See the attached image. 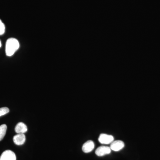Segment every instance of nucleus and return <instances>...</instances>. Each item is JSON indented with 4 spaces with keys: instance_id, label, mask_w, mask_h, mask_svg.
Instances as JSON below:
<instances>
[{
    "instance_id": "nucleus-2",
    "label": "nucleus",
    "mask_w": 160,
    "mask_h": 160,
    "mask_svg": "<svg viewBox=\"0 0 160 160\" xmlns=\"http://www.w3.org/2000/svg\"><path fill=\"white\" fill-rule=\"evenodd\" d=\"M114 141V138L112 136L106 134H100L98 138V141L102 144H111Z\"/></svg>"
},
{
    "instance_id": "nucleus-6",
    "label": "nucleus",
    "mask_w": 160,
    "mask_h": 160,
    "mask_svg": "<svg viewBox=\"0 0 160 160\" xmlns=\"http://www.w3.org/2000/svg\"><path fill=\"white\" fill-rule=\"evenodd\" d=\"M26 136L24 134H17L13 138V141L18 146H21L26 142Z\"/></svg>"
},
{
    "instance_id": "nucleus-12",
    "label": "nucleus",
    "mask_w": 160,
    "mask_h": 160,
    "mask_svg": "<svg viewBox=\"0 0 160 160\" xmlns=\"http://www.w3.org/2000/svg\"><path fill=\"white\" fill-rule=\"evenodd\" d=\"M1 46H2V43H1V41H0V48H1Z\"/></svg>"
},
{
    "instance_id": "nucleus-5",
    "label": "nucleus",
    "mask_w": 160,
    "mask_h": 160,
    "mask_svg": "<svg viewBox=\"0 0 160 160\" xmlns=\"http://www.w3.org/2000/svg\"><path fill=\"white\" fill-rule=\"evenodd\" d=\"M125 146V144L123 142L120 140L113 141L111 143L110 148L111 150L113 151L117 152L122 150Z\"/></svg>"
},
{
    "instance_id": "nucleus-1",
    "label": "nucleus",
    "mask_w": 160,
    "mask_h": 160,
    "mask_svg": "<svg viewBox=\"0 0 160 160\" xmlns=\"http://www.w3.org/2000/svg\"><path fill=\"white\" fill-rule=\"evenodd\" d=\"M20 47L18 41L14 38H10L6 41V53L7 56L11 57L14 54Z\"/></svg>"
},
{
    "instance_id": "nucleus-7",
    "label": "nucleus",
    "mask_w": 160,
    "mask_h": 160,
    "mask_svg": "<svg viewBox=\"0 0 160 160\" xmlns=\"http://www.w3.org/2000/svg\"><path fill=\"white\" fill-rule=\"evenodd\" d=\"M94 142L90 140L84 143L82 149L83 151L85 153H89L94 149Z\"/></svg>"
},
{
    "instance_id": "nucleus-9",
    "label": "nucleus",
    "mask_w": 160,
    "mask_h": 160,
    "mask_svg": "<svg viewBox=\"0 0 160 160\" xmlns=\"http://www.w3.org/2000/svg\"><path fill=\"white\" fill-rule=\"evenodd\" d=\"M7 128L6 124H3L0 126V141H2L6 135Z\"/></svg>"
},
{
    "instance_id": "nucleus-11",
    "label": "nucleus",
    "mask_w": 160,
    "mask_h": 160,
    "mask_svg": "<svg viewBox=\"0 0 160 160\" xmlns=\"http://www.w3.org/2000/svg\"><path fill=\"white\" fill-rule=\"evenodd\" d=\"M5 26L2 20L0 19V35H2L5 32Z\"/></svg>"
},
{
    "instance_id": "nucleus-4",
    "label": "nucleus",
    "mask_w": 160,
    "mask_h": 160,
    "mask_svg": "<svg viewBox=\"0 0 160 160\" xmlns=\"http://www.w3.org/2000/svg\"><path fill=\"white\" fill-rule=\"evenodd\" d=\"M111 149L108 146H101L98 147L95 151V153L98 156L102 157L109 154L111 152Z\"/></svg>"
},
{
    "instance_id": "nucleus-3",
    "label": "nucleus",
    "mask_w": 160,
    "mask_h": 160,
    "mask_svg": "<svg viewBox=\"0 0 160 160\" xmlns=\"http://www.w3.org/2000/svg\"><path fill=\"white\" fill-rule=\"evenodd\" d=\"M0 160H16V156L14 152L11 150H7L1 155Z\"/></svg>"
},
{
    "instance_id": "nucleus-10",
    "label": "nucleus",
    "mask_w": 160,
    "mask_h": 160,
    "mask_svg": "<svg viewBox=\"0 0 160 160\" xmlns=\"http://www.w3.org/2000/svg\"><path fill=\"white\" fill-rule=\"evenodd\" d=\"M9 112V108L7 107H2L0 108V117L5 115Z\"/></svg>"
},
{
    "instance_id": "nucleus-8",
    "label": "nucleus",
    "mask_w": 160,
    "mask_h": 160,
    "mask_svg": "<svg viewBox=\"0 0 160 160\" xmlns=\"http://www.w3.org/2000/svg\"><path fill=\"white\" fill-rule=\"evenodd\" d=\"M28 130L26 124L22 122L18 123L15 128V131L17 134H24Z\"/></svg>"
}]
</instances>
